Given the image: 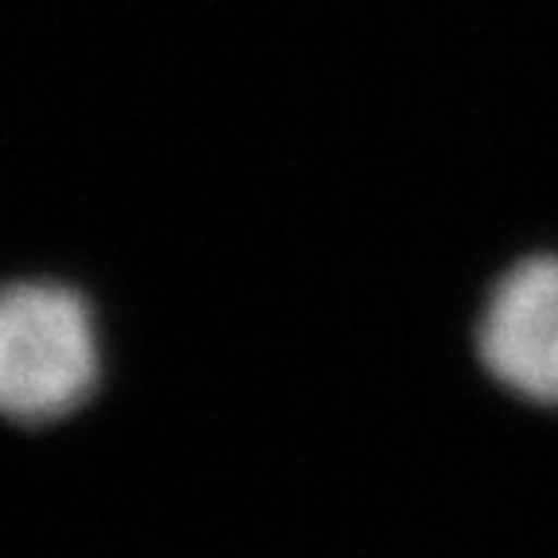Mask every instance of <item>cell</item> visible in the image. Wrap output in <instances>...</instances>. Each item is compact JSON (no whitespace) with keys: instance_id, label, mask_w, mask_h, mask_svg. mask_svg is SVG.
I'll list each match as a JSON object with an SVG mask.
<instances>
[{"instance_id":"6da1fadb","label":"cell","mask_w":558,"mask_h":558,"mask_svg":"<svg viewBox=\"0 0 558 558\" xmlns=\"http://www.w3.org/2000/svg\"><path fill=\"white\" fill-rule=\"evenodd\" d=\"M109 323L62 271L0 276V423L47 435L78 423L109 384Z\"/></svg>"},{"instance_id":"7a4b0ae2","label":"cell","mask_w":558,"mask_h":558,"mask_svg":"<svg viewBox=\"0 0 558 558\" xmlns=\"http://www.w3.org/2000/svg\"><path fill=\"white\" fill-rule=\"evenodd\" d=\"M473 365L497 392L558 411V253L493 271L470 318Z\"/></svg>"}]
</instances>
